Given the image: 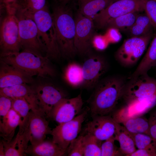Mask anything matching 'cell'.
<instances>
[{
	"label": "cell",
	"mask_w": 156,
	"mask_h": 156,
	"mask_svg": "<svg viewBox=\"0 0 156 156\" xmlns=\"http://www.w3.org/2000/svg\"><path fill=\"white\" fill-rule=\"evenodd\" d=\"M144 11L154 27H156V1L155 0H141Z\"/></svg>",
	"instance_id": "obj_35"
},
{
	"label": "cell",
	"mask_w": 156,
	"mask_h": 156,
	"mask_svg": "<svg viewBox=\"0 0 156 156\" xmlns=\"http://www.w3.org/2000/svg\"><path fill=\"white\" fill-rule=\"evenodd\" d=\"M17 0H1L3 5L11 4L16 2Z\"/></svg>",
	"instance_id": "obj_43"
},
{
	"label": "cell",
	"mask_w": 156,
	"mask_h": 156,
	"mask_svg": "<svg viewBox=\"0 0 156 156\" xmlns=\"http://www.w3.org/2000/svg\"><path fill=\"white\" fill-rule=\"evenodd\" d=\"M104 35L109 43H118L122 37L119 30L113 27L108 28Z\"/></svg>",
	"instance_id": "obj_40"
},
{
	"label": "cell",
	"mask_w": 156,
	"mask_h": 156,
	"mask_svg": "<svg viewBox=\"0 0 156 156\" xmlns=\"http://www.w3.org/2000/svg\"><path fill=\"white\" fill-rule=\"evenodd\" d=\"M114 135L102 142L101 145V156H122L119 148L115 144Z\"/></svg>",
	"instance_id": "obj_32"
},
{
	"label": "cell",
	"mask_w": 156,
	"mask_h": 156,
	"mask_svg": "<svg viewBox=\"0 0 156 156\" xmlns=\"http://www.w3.org/2000/svg\"><path fill=\"white\" fill-rule=\"evenodd\" d=\"M82 138L83 135H79L71 142L68 148V156H83Z\"/></svg>",
	"instance_id": "obj_33"
},
{
	"label": "cell",
	"mask_w": 156,
	"mask_h": 156,
	"mask_svg": "<svg viewBox=\"0 0 156 156\" xmlns=\"http://www.w3.org/2000/svg\"><path fill=\"white\" fill-rule=\"evenodd\" d=\"M148 121L150 135L152 138L153 143L156 146V110L151 114Z\"/></svg>",
	"instance_id": "obj_41"
},
{
	"label": "cell",
	"mask_w": 156,
	"mask_h": 156,
	"mask_svg": "<svg viewBox=\"0 0 156 156\" xmlns=\"http://www.w3.org/2000/svg\"><path fill=\"white\" fill-rule=\"evenodd\" d=\"M156 66V33L143 58L130 77L147 74L152 67Z\"/></svg>",
	"instance_id": "obj_25"
},
{
	"label": "cell",
	"mask_w": 156,
	"mask_h": 156,
	"mask_svg": "<svg viewBox=\"0 0 156 156\" xmlns=\"http://www.w3.org/2000/svg\"><path fill=\"white\" fill-rule=\"evenodd\" d=\"M12 108L19 115L21 122L19 127H26L28 125L29 114L32 109L31 106L23 98L12 99Z\"/></svg>",
	"instance_id": "obj_29"
},
{
	"label": "cell",
	"mask_w": 156,
	"mask_h": 156,
	"mask_svg": "<svg viewBox=\"0 0 156 156\" xmlns=\"http://www.w3.org/2000/svg\"><path fill=\"white\" fill-rule=\"evenodd\" d=\"M120 123L122 124L131 133H144L150 135L148 120L144 117L140 116L130 118Z\"/></svg>",
	"instance_id": "obj_28"
},
{
	"label": "cell",
	"mask_w": 156,
	"mask_h": 156,
	"mask_svg": "<svg viewBox=\"0 0 156 156\" xmlns=\"http://www.w3.org/2000/svg\"><path fill=\"white\" fill-rule=\"evenodd\" d=\"M74 44L77 54L89 55L92 50L94 24L92 18L78 12L75 18Z\"/></svg>",
	"instance_id": "obj_10"
},
{
	"label": "cell",
	"mask_w": 156,
	"mask_h": 156,
	"mask_svg": "<svg viewBox=\"0 0 156 156\" xmlns=\"http://www.w3.org/2000/svg\"><path fill=\"white\" fill-rule=\"evenodd\" d=\"M21 122L19 115L12 109L0 120V136L3 139L9 142L13 138L17 127Z\"/></svg>",
	"instance_id": "obj_22"
},
{
	"label": "cell",
	"mask_w": 156,
	"mask_h": 156,
	"mask_svg": "<svg viewBox=\"0 0 156 156\" xmlns=\"http://www.w3.org/2000/svg\"><path fill=\"white\" fill-rule=\"evenodd\" d=\"M16 15L18 20L21 48L43 55L42 53L45 52L35 21L20 6L17 9Z\"/></svg>",
	"instance_id": "obj_6"
},
{
	"label": "cell",
	"mask_w": 156,
	"mask_h": 156,
	"mask_svg": "<svg viewBox=\"0 0 156 156\" xmlns=\"http://www.w3.org/2000/svg\"><path fill=\"white\" fill-rule=\"evenodd\" d=\"M156 105V95L134 100L115 112L112 117L120 123L126 120L141 116Z\"/></svg>",
	"instance_id": "obj_15"
},
{
	"label": "cell",
	"mask_w": 156,
	"mask_h": 156,
	"mask_svg": "<svg viewBox=\"0 0 156 156\" xmlns=\"http://www.w3.org/2000/svg\"><path fill=\"white\" fill-rule=\"evenodd\" d=\"M135 146L138 149L144 148L153 143L151 137L144 133H131Z\"/></svg>",
	"instance_id": "obj_36"
},
{
	"label": "cell",
	"mask_w": 156,
	"mask_h": 156,
	"mask_svg": "<svg viewBox=\"0 0 156 156\" xmlns=\"http://www.w3.org/2000/svg\"><path fill=\"white\" fill-rule=\"evenodd\" d=\"M83 156H101L103 142L88 133L83 135Z\"/></svg>",
	"instance_id": "obj_30"
},
{
	"label": "cell",
	"mask_w": 156,
	"mask_h": 156,
	"mask_svg": "<svg viewBox=\"0 0 156 156\" xmlns=\"http://www.w3.org/2000/svg\"><path fill=\"white\" fill-rule=\"evenodd\" d=\"M154 27L146 14H138L134 23L129 29L131 37H138L152 33Z\"/></svg>",
	"instance_id": "obj_27"
},
{
	"label": "cell",
	"mask_w": 156,
	"mask_h": 156,
	"mask_svg": "<svg viewBox=\"0 0 156 156\" xmlns=\"http://www.w3.org/2000/svg\"><path fill=\"white\" fill-rule=\"evenodd\" d=\"M92 120L86 124V133H88L103 142L114 135L116 121L109 115L92 116Z\"/></svg>",
	"instance_id": "obj_17"
},
{
	"label": "cell",
	"mask_w": 156,
	"mask_h": 156,
	"mask_svg": "<svg viewBox=\"0 0 156 156\" xmlns=\"http://www.w3.org/2000/svg\"><path fill=\"white\" fill-rule=\"evenodd\" d=\"M64 78L71 87L75 88L82 87L83 79L82 65L74 62L70 63L65 69Z\"/></svg>",
	"instance_id": "obj_26"
},
{
	"label": "cell",
	"mask_w": 156,
	"mask_h": 156,
	"mask_svg": "<svg viewBox=\"0 0 156 156\" xmlns=\"http://www.w3.org/2000/svg\"><path fill=\"white\" fill-rule=\"evenodd\" d=\"M114 136L119 143V149L123 155L128 156L136 150L131 133L123 126L116 121V129Z\"/></svg>",
	"instance_id": "obj_23"
},
{
	"label": "cell",
	"mask_w": 156,
	"mask_h": 156,
	"mask_svg": "<svg viewBox=\"0 0 156 156\" xmlns=\"http://www.w3.org/2000/svg\"><path fill=\"white\" fill-rule=\"evenodd\" d=\"M152 37V33L125 40L115 53L116 60L124 67L133 66L142 55Z\"/></svg>",
	"instance_id": "obj_7"
},
{
	"label": "cell",
	"mask_w": 156,
	"mask_h": 156,
	"mask_svg": "<svg viewBox=\"0 0 156 156\" xmlns=\"http://www.w3.org/2000/svg\"><path fill=\"white\" fill-rule=\"evenodd\" d=\"M52 15L56 41L60 55L72 58L77 54L74 44L75 19L71 11L64 6L55 8Z\"/></svg>",
	"instance_id": "obj_3"
},
{
	"label": "cell",
	"mask_w": 156,
	"mask_h": 156,
	"mask_svg": "<svg viewBox=\"0 0 156 156\" xmlns=\"http://www.w3.org/2000/svg\"><path fill=\"white\" fill-rule=\"evenodd\" d=\"M0 156H5L4 147L2 140L0 141Z\"/></svg>",
	"instance_id": "obj_42"
},
{
	"label": "cell",
	"mask_w": 156,
	"mask_h": 156,
	"mask_svg": "<svg viewBox=\"0 0 156 156\" xmlns=\"http://www.w3.org/2000/svg\"><path fill=\"white\" fill-rule=\"evenodd\" d=\"M26 0H24L25 1Z\"/></svg>",
	"instance_id": "obj_45"
},
{
	"label": "cell",
	"mask_w": 156,
	"mask_h": 156,
	"mask_svg": "<svg viewBox=\"0 0 156 156\" xmlns=\"http://www.w3.org/2000/svg\"><path fill=\"white\" fill-rule=\"evenodd\" d=\"M138 12L128 13L112 19L107 22L105 27H113L119 30L129 29L135 22Z\"/></svg>",
	"instance_id": "obj_31"
},
{
	"label": "cell",
	"mask_w": 156,
	"mask_h": 156,
	"mask_svg": "<svg viewBox=\"0 0 156 156\" xmlns=\"http://www.w3.org/2000/svg\"><path fill=\"white\" fill-rule=\"evenodd\" d=\"M12 99L0 94V117L2 119L12 108Z\"/></svg>",
	"instance_id": "obj_37"
},
{
	"label": "cell",
	"mask_w": 156,
	"mask_h": 156,
	"mask_svg": "<svg viewBox=\"0 0 156 156\" xmlns=\"http://www.w3.org/2000/svg\"><path fill=\"white\" fill-rule=\"evenodd\" d=\"M27 84L23 83L0 88V94L11 99L23 98L31 106L32 109L39 110L34 88Z\"/></svg>",
	"instance_id": "obj_20"
},
{
	"label": "cell",
	"mask_w": 156,
	"mask_h": 156,
	"mask_svg": "<svg viewBox=\"0 0 156 156\" xmlns=\"http://www.w3.org/2000/svg\"><path fill=\"white\" fill-rule=\"evenodd\" d=\"M33 88L39 109L47 118L54 107L62 99L66 98L63 90L51 84H41Z\"/></svg>",
	"instance_id": "obj_12"
},
{
	"label": "cell",
	"mask_w": 156,
	"mask_h": 156,
	"mask_svg": "<svg viewBox=\"0 0 156 156\" xmlns=\"http://www.w3.org/2000/svg\"><path fill=\"white\" fill-rule=\"evenodd\" d=\"M33 76L19 68L1 61L0 88L31 83Z\"/></svg>",
	"instance_id": "obj_18"
},
{
	"label": "cell",
	"mask_w": 156,
	"mask_h": 156,
	"mask_svg": "<svg viewBox=\"0 0 156 156\" xmlns=\"http://www.w3.org/2000/svg\"><path fill=\"white\" fill-rule=\"evenodd\" d=\"M83 105L81 93L73 98H63L53 108L48 118L59 124L66 122L77 116L82 110Z\"/></svg>",
	"instance_id": "obj_14"
},
{
	"label": "cell",
	"mask_w": 156,
	"mask_h": 156,
	"mask_svg": "<svg viewBox=\"0 0 156 156\" xmlns=\"http://www.w3.org/2000/svg\"><path fill=\"white\" fill-rule=\"evenodd\" d=\"M6 15L1 23L0 46L1 54L18 52L21 47L20 43L18 20L16 12V3L5 5Z\"/></svg>",
	"instance_id": "obj_4"
},
{
	"label": "cell",
	"mask_w": 156,
	"mask_h": 156,
	"mask_svg": "<svg viewBox=\"0 0 156 156\" xmlns=\"http://www.w3.org/2000/svg\"><path fill=\"white\" fill-rule=\"evenodd\" d=\"M126 81L125 78L112 76L101 79L88 101L92 116L108 115L122 98Z\"/></svg>",
	"instance_id": "obj_1"
},
{
	"label": "cell",
	"mask_w": 156,
	"mask_h": 156,
	"mask_svg": "<svg viewBox=\"0 0 156 156\" xmlns=\"http://www.w3.org/2000/svg\"><path fill=\"white\" fill-rule=\"evenodd\" d=\"M128 156H156V146L153 143L144 148L136 150Z\"/></svg>",
	"instance_id": "obj_39"
},
{
	"label": "cell",
	"mask_w": 156,
	"mask_h": 156,
	"mask_svg": "<svg viewBox=\"0 0 156 156\" xmlns=\"http://www.w3.org/2000/svg\"><path fill=\"white\" fill-rule=\"evenodd\" d=\"M87 114L86 110L70 121L59 124L52 129V141L62 148L67 149L71 143L78 136Z\"/></svg>",
	"instance_id": "obj_11"
},
{
	"label": "cell",
	"mask_w": 156,
	"mask_h": 156,
	"mask_svg": "<svg viewBox=\"0 0 156 156\" xmlns=\"http://www.w3.org/2000/svg\"><path fill=\"white\" fill-rule=\"evenodd\" d=\"M28 14L36 25L46 55L49 58L59 57L61 55L56 41L53 17L47 6L34 13Z\"/></svg>",
	"instance_id": "obj_5"
},
{
	"label": "cell",
	"mask_w": 156,
	"mask_h": 156,
	"mask_svg": "<svg viewBox=\"0 0 156 156\" xmlns=\"http://www.w3.org/2000/svg\"><path fill=\"white\" fill-rule=\"evenodd\" d=\"M5 150V156H26V151L29 142L28 129H19L16 135L9 142L2 140Z\"/></svg>",
	"instance_id": "obj_19"
},
{
	"label": "cell",
	"mask_w": 156,
	"mask_h": 156,
	"mask_svg": "<svg viewBox=\"0 0 156 156\" xmlns=\"http://www.w3.org/2000/svg\"><path fill=\"white\" fill-rule=\"evenodd\" d=\"M46 0H26L22 7L27 12L32 14L44 8L47 5Z\"/></svg>",
	"instance_id": "obj_34"
},
{
	"label": "cell",
	"mask_w": 156,
	"mask_h": 156,
	"mask_svg": "<svg viewBox=\"0 0 156 156\" xmlns=\"http://www.w3.org/2000/svg\"><path fill=\"white\" fill-rule=\"evenodd\" d=\"M109 42L105 35H94L92 41V45L96 50L102 51L105 49Z\"/></svg>",
	"instance_id": "obj_38"
},
{
	"label": "cell",
	"mask_w": 156,
	"mask_h": 156,
	"mask_svg": "<svg viewBox=\"0 0 156 156\" xmlns=\"http://www.w3.org/2000/svg\"><path fill=\"white\" fill-rule=\"evenodd\" d=\"M1 61L15 66L33 76L54 77L55 71L47 55L27 50L18 52L1 54Z\"/></svg>",
	"instance_id": "obj_2"
},
{
	"label": "cell",
	"mask_w": 156,
	"mask_h": 156,
	"mask_svg": "<svg viewBox=\"0 0 156 156\" xmlns=\"http://www.w3.org/2000/svg\"><path fill=\"white\" fill-rule=\"evenodd\" d=\"M156 95V79L142 74L126 81L122 98L127 104L137 99Z\"/></svg>",
	"instance_id": "obj_8"
},
{
	"label": "cell",
	"mask_w": 156,
	"mask_h": 156,
	"mask_svg": "<svg viewBox=\"0 0 156 156\" xmlns=\"http://www.w3.org/2000/svg\"><path fill=\"white\" fill-rule=\"evenodd\" d=\"M83 83L82 87L94 88L105 73L108 68L107 62L102 56L90 55L82 65Z\"/></svg>",
	"instance_id": "obj_13"
},
{
	"label": "cell",
	"mask_w": 156,
	"mask_h": 156,
	"mask_svg": "<svg viewBox=\"0 0 156 156\" xmlns=\"http://www.w3.org/2000/svg\"><path fill=\"white\" fill-rule=\"evenodd\" d=\"M144 11L141 0H119L114 1L100 11L93 18L98 28L105 27L109 20L132 12Z\"/></svg>",
	"instance_id": "obj_9"
},
{
	"label": "cell",
	"mask_w": 156,
	"mask_h": 156,
	"mask_svg": "<svg viewBox=\"0 0 156 156\" xmlns=\"http://www.w3.org/2000/svg\"><path fill=\"white\" fill-rule=\"evenodd\" d=\"M114 0H79L78 12L93 18L100 11L114 2Z\"/></svg>",
	"instance_id": "obj_24"
},
{
	"label": "cell",
	"mask_w": 156,
	"mask_h": 156,
	"mask_svg": "<svg viewBox=\"0 0 156 156\" xmlns=\"http://www.w3.org/2000/svg\"><path fill=\"white\" fill-rule=\"evenodd\" d=\"M67 149L62 148L52 140H45L38 144L29 145L25 153L34 156H62L67 155Z\"/></svg>",
	"instance_id": "obj_21"
},
{
	"label": "cell",
	"mask_w": 156,
	"mask_h": 156,
	"mask_svg": "<svg viewBox=\"0 0 156 156\" xmlns=\"http://www.w3.org/2000/svg\"><path fill=\"white\" fill-rule=\"evenodd\" d=\"M70 0H62V1L63 3V4H65L67 2H68Z\"/></svg>",
	"instance_id": "obj_44"
},
{
	"label": "cell",
	"mask_w": 156,
	"mask_h": 156,
	"mask_svg": "<svg viewBox=\"0 0 156 156\" xmlns=\"http://www.w3.org/2000/svg\"><path fill=\"white\" fill-rule=\"evenodd\" d=\"M155 1H156V0H155Z\"/></svg>",
	"instance_id": "obj_46"
},
{
	"label": "cell",
	"mask_w": 156,
	"mask_h": 156,
	"mask_svg": "<svg viewBox=\"0 0 156 156\" xmlns=\"http://www.w3.org/2000/svg\"><path fill=\"white\" fill-rule=\"evenodd\" d=\"M46 117L39 110H30L27 128L31 144H38L44 140L47 135H51L52 129Z\"/></svg>",
	"instance_id": "obj_16"
}]
</instances>
